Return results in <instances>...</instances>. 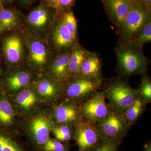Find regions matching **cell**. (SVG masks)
<instances>
[{
  "label": "cell",
  "instance_id": "1",
  "mask_svg": "<svg viewBox=\"0 0 151 151\" xmlns=\"http://www.w3.org/2000/svg\"><path fill=\"white\" fill-rule=\"evenodd\" d=\"M116 72L127 80L135 75L147 73L150 60L144 54L143 47L133 42H118L115 48Z\"/></svg>",
  "mask_w": 151,
  "mask_h": 151
},
{
  "label": "cell",
  "instance_id": "2",
  "mask_svg": "<svg viewBox=\"0 0 151 151\" xmlns=\"http://www.w3.org/2000/svg\"><path fill=\"white\" fill-rule=\"evenodd\" d=\"M111 111L122 114L139 96L137 89L132 87L127 80L119 77L105 80L102 88Z\"/></svg>",
  "mask_w": 151,
  "mask_h": 151
},
{
  "label": "cell",
  "instance_id": "3",
  "mask_svg": "<svg viewBox=\"0 0 151 151\" xmlns=\"http://www.w3.org/2000/svg\"><path fill=\"white\" fill-rule=\"evenodd\" d=\"M105 80L81 76L70 77L63 82V97L80 104L102 89Z\"/></svg>",
  "mask_w": 151,
  "mask_h": 151
},
{
  "label": "cell",
  "instance_id": "4",
  "mask_svg": "<svg viewBox=\"0 0 151 151\" xmlns=\"http://www.w3.org/2000/svg\"><path fill=\"white\" fill-rule=\"evenodd\" d=\"M151 19V11L134 3L129 13L117 27L118 42H132L140 30Z\"/></svg>",
  "mask_w": 151,
  "mask_h": 151
},
{
  "label": "cell",
  "instance_id": "5",
  "mask_svg": "<svg viewBox=\"0 0 151 151\" xmlns=\"http://www.w3.org/2000/svg\"><path fill=\"white\" fill-rule=\"evenodd\" d=\"M96 124L101 139L116 142L122 143L130 130L122 114L112 111Z\"/></svg>",
  "mask_w": 151,
  "mask_h": 151
},
{
  "label": "cell",
  "instance_id": "6",
  "mask_svg": "<svg viewBox=\"0 0 151 151\" xmlns=\"http://www.w3.org/2000/svg\"><path fill=\"white\" fill-rule=\"evenodd\" d=\"M79 104L82 119L92 123L103 120L111 111L103 90L95 92Z\"/></svg>",
  "mask_w": 151,
  "mask_h": 151
},
{
  "label": "cell",
  "instance_id": "7",
  "mask_svg": "<svg viewBox=\"0 0 151 151\" xmlns=\"http://www.w3.org/2000/svg\"><path fill=\"white\" fill-rule=\"evenodd\" d=\"M74 128V139L78 151L91 150L102 140L96 123L81 119Z\"/></svg>",
  "mask_w": 151,
  "mask_h": 151
},
{
  "label": "cell",
  "instance_id": "8",
  "mask_svg": "<svg viewBox=\"0 0 151 151\" xmlns=\"http://www.w3.org/2000/svg\"><path fill=\"white\" fill-rule=\"evenodd\" d=\"M53 118L57 125L74 127L82 119L80 104L73 100L65 98L55 107Z\"/></svg>",
  "mask_w": 151,
  "mask_h": 151
},
{
  "label": "cell",
  "instance_id": "9",
  "mask_svg": "<svg viewBox=\"0 0 151 151\" xmlns=\"http://www.w3.org/2000/svg\"><path fill=\"white\" fill-rule=\"evenodd\" d=\"M54 125L51 118L43 113L32 119L29 124V130L37 144L44 145L49 139L50 132Z\"/></svg>",
  "mask_w": 151,
  "mask_h": 151
},
{
  "label": "cell",
  "instance_id": "10",
  "mask_svg": "<svg viewBox=\"0 0 151 151\" xmlns=\"http://www.w3.org/2000/svg\"><path fill=\"white\" fill-rule=\"evenodd\" d=\"M110 21L118 27L127 16L134 3L132 0H101Z\"/></svg>",
  "mask_w": 151,
  "mask_h": 151
},
{
  "label": "cell",
  "instance_id": "11",
  "mask_svg": "<svg viewBox=\"0 0 151 151\" xmlns=\"http://www.w3.org/2000/svg\"><path fill=\"white\" fill-rule=\"evenodd\" d=\"M36 91L40 98L45 102L55 103L63 97V83L54 78L43 79L37 84Z\"/></svg>",
  "mask_w": 151,
  "mask_h": 151
},
{
  "label": "cell",
  "instance_id": "12",
  "mask_svg": "<svg viewBox=\"0 0 151 151\" xmlns=\"http://www.w3.org/2000/svg\"><path fill=\"white\" fill-rule=\"evenodd\" d=\"M31 78V76L27 71L18 70L13 72L6 76L1 88L6 93L14 94L28 85Z\"/></svg>",
  "mask_w": 151,
  "mask_h": 151
},
{
  "label": "cell",
  "instance_id": "13",
  "mask_svg": "<svg viewBox=\"0 0 151 151\" xmlns=\"http://www.w3.org/2000/svg\"><path fill=\"white\" fill-rule=\"evenodd\" d=\"M102 61L96 52L89 51L81 64L78 76L102 78Z\"/></svg>",
  "mask_w": 151,
  "mask_h": 151
},
{
  "label": "cell",
  "instance_id": "14",
  "mask_svg": "<svg viewBox=\"0 0 151 151\" xmlns=\"http://www.w3.org/2000/svg\"><path fill=\"white\" fill-rule=\"evenodd\" d=\"M53 39L57 48L60 50H71L77 44L61 18L55 27L53 34Z\"/></svg>",
  "mask_w": 151,
  "mask_h": 151
},
{
  "label": "cell",
  "instance_id": "15",
  "mask_svg": "<svg viewBox=\"0 0 151 151\" xmlns=\"http://www.w3.org/2000/svg\"><path fill=\"white\" fill-rule=\"evenodd\" d=\"M3 50L8 61L12 63L18 62L22 53V44L20 39L16 35L6 38L3 42Z\"/></svg>",
  "mask_w": 151,
  "mask_h": 151
},
{
  "label": "cell",
  "instance_id": "16",
  "mask_svg": "<svg viewBox=\"0 0 151 151\" xmlns=\"http://www.w3.org/2000/svg\"><path fill=\"white\" fill-rule=\"evenodd\" d=\"M70 52L59 55L52 63L50 72L53 78L57 81L63 83L69 78L68 66Z\"/></svg>",
  "mask_w": 151,
  "mask_h": 151
},
{
  "label": "cell",
  "instance_id": "17",
  "mask_svg": "<svg viewBox=\"0 0 151 151\" xmlns=\"http://www.w3.org/2000/svg\"><path fill=\"white\" fill-rule=\"evenodd\" d=\"M40 99L36 90L27 88L19 92L16 97L15 103L20 111L26 113L35 109Z\"/></svg>",
  "mask_w": 151,
  "mask_h": 151
},
{
  "label": "cell",
  "instance_id": "18",
  "mask_svg": "<svg viewBox=\"0 0 151 151\" xmlns=\"http://www.w3.org/2000/svg\"><path fill=\"white\" fill-rule=\"evenodd\" d=\"M147 104L139 95L134 102L122 113V116L129 129L144 113Z\"/></svg>",
  "mask_w": 151,
  "mask_h": 151
},
{
  "label": "cell",
  "instance_id": "19",
  "mask_svg": "<svg viewBox=\"0 0 151 151\" xmlns=\"http://www.w3.org/2000/svg\"><path fill=\"white\" fill-rule=\"evenodd\" d=\"M14 110L7 94L0 88V127L5 129L13 124Z\"/></svg>",
  "mask_w": 151,
  "mask_h": 151
},
{
  "label": "cell",
  "instance_id": "20",
  "mask_svg": "<svg viewBox=\"0 0 151 151\" xmlns=\"http://www.w3.org/2000/svg\"><path fill=\"white\" fill-rule=\"evenodd\" d=\"M89 51L78 44L71 50L68 66L69 78L79 76L81 64Z\"/></svg>",
  "mask_w": 151,
  "mask_h": 151
},
{
  "label": "cell",
  "instance_id": "21",
  "mask_svg": "<svg viewBox=\"0 0 151 151\" xmlns=\"http://www.w3.org/2000/svg\"><path fill=\"white\" fill-rule=\"evenodd\" d=\"M18 19L16 11L0 6V33L13 29L17 25Z\"/></svg>",
  "mask_w": 151,
  "mask_h": 151
},
{
  "label": "cell",
  "instance_id": "22",
  "mask_svg": "<svg viewBox=\"0 0 151 151\" xmlns=\"http://www.w3.org/2000/svg\"><path fill=\"white\" fill-rule=\"evenodd\" d=\"M50 12L45 6L40 5L33 10L28 16V21L32 25L41 27L46 24L50 19Z\"/></svg>",
  "mask_w": 151,
  "mask_h": 151
},
{
  "label": "cell",
  "instance_id": "23",
  "mask_svg": "<svg viewBox=\"0 0 151 151\" xmlns=\"http://www.w3.org/2000/svg\"><path fill=\"white\" fill-rule=\"evenodd\" d=\"M30 55L32 62L37 66L45 64L47 59V52L45 46L40 42H33L29 47Z\"/></svg>",
  "mask_w": 151,
  "mask_h": 151
},
{
  "label": "cell",
  "instance_id": "24",
  "mask_svg": "<svg viewBox=\"0 0 151 151\" xmlns=\"http://www.w3.org/2000/svg\"><path fill=\"white\" fill-rule=\"evenodd\" d=\"M73 127L65 125L55 124L52 131L55 139L63 143H67L74 139Z\"/></svg>",
  "mask_w": 151,
  "mask_h": 151
},
{
  "label": "cell",
  "instance_id": "25",
  "mask_svg": "<svg viewBox=\"0 0 151 151\" xmlns=\"http://www.w3.org/2000/svg\"><path fill=\"white\" fill-rule=\"evenodd\" d=\"M140 84L137 89L139 96L145 100L147 104L151 102V80L147 73L141 76Z\"/></svg>",
  "mask_w": 151,
  "mask_h": 151
},
{
  "label": "cell",
  "instance_id": "26",
  "mask_svg": "<svg viewBox=\"0 0 151 151\" xmlns=\"http://www.w3.org/2000/svg\"><path fill=\"white\" fill-rule=\"evenodd\" d=\"M0 151H24L0 127Z\"/></svg>",
  "mask_w": 151,
  "mask_h": 151
},
{
  "label": "cell",
  "instance_id": "27",
  "mask_svg": "<svg viewBox=\"0 0 151 151\" xmlns=\"http://www.w3.org/2000/svg\"><path fill=\"white\" fill-rule=\"evenodd\" d=\"M151 42V19L140 30L132 42L143 47L145 44Z\"/></svg>",
  "mask_w": 151,
  "mask_h": 151
},
{
  "label": "cell",
  "instance_id": "28",
  "mask_svg": "<svg viewBox=\"0 0 151 151\" xmlns=\"http://www.w3.org/2000/svg\"><path fill=\"white\" fill-rule=\"evenodd\" d=\"M61 19L74 40L77 41V23L72 11L69 10L61 15Z\"/></svg>",
  "mask_w": 151,
  "mask_h": 151
},
{
  "label": "cell",
  "instance_id": "29",
  "mask_svg": "<svg viewBox=\"0 0 151 151\" xmlns=\"http://www.w3.org/2000/svg\"><path fill=\"white\" fill-rule=\"evenodd\" d=\"M122 143L102 140L97 146L89 151H118Z\"/></svg>",
  "mask_w": 151,
  "mask_h": 151
},
{
  "label": "cell",
  "instance_id": "30",
  "mask_svg": "<svg viewBox=\"0 0 151 151\" xmlns=\"http://www.w3.org/2000/svg\"><path fill=\"white\" fill-rule=\"evenodd\" d=\"M45 151H69L67 146L55 139H49L44 145Z\"/></svg>",
  "mask_w": 151,
  "mask_h": 151
},
{
  "label": "cell",
  "instance_id": "31",
  "mask_svg": "<svg viewBox=\"0 0 151 151\" xmlns=\"http://www.w3.org/2000/svg\"><path fill=\"white\" fill-rule=\"evenodd\" d=\"M75 0H59L57 6V11L62 15L70 9Z\"/></svg>",
  "mask_w": 151,
  "mask_h": 151
},
{
  "label": "cell",
  "instance_id": "32",
  "mask_svg": "<svg viewBox=\"0 0 151 151\" xmlns=\"http://www.w3.org/2000/svg\"><path fill=\"white\" fill-rule=\"evenodd\" d=\"M134 4L141 6L146 9L151 11V0H132Z\"/></svg>",
  "mask_w": 151,
  "mask_h": 151
},
{
  "label": "cell",
  "instance_id": "33",
  "mask_svg": "<svg viewBox=\"0 0 151 151\" xmlns=\"http://www.w3.org/2000/svg\"><path fill=\"white\" fill-rule=\"evenodd\" d=\"M49 6L56 8L59 0H44Z\"/></svg>",
  "mask_w": 151,
  "mask_h": 151
},
{
  "label": "cell",
  "instance_id": "34",
  "mask_svg": "<svg viewBox=\"0 0 151 151\" xmlns=\"http://www.w3.org/2000/svg\"><path fill=\"white\" fill-rule=\"evenodd\" d=\"M144 151H151V142L150 141L146 142L143 146Z\"/></svg>",
  "mask_w": 151,
  "mask_h": 151
},
{
  "label": "cell",
  "instance_id": "35",
  "mask_svg": "<svg viewBox=\"0 0 151 151\" xmlns=\"http://www.w3.org/2000/svg\"><path fill=\"white\" fill-rule=\"evenodd\" d=\"M13 0H0V6H4L6 4H10L12 2Z\"/></svg>",
  "mask_w": 151,
  "mask_h": 151
},
{
  "label": "cell",
  "instance_id": "36",
  "mask_svg": "<svg viewBox=\"0 0 151 151\" xmlns=\"http://www.w3.org/2000/svg\"><path fill=\"white\" fill-rule=\"evenodd\" d=\"M21 1L24 3H28L30 2L31 0H21Z\"/></svg>",
  "mask_w": 151,
  "mask_h": 151
},
{
  "label": "cell",
  "instance_id": "37",
  "mask_svg": "<svg viewBox=\"0 0 151 151\" xmlns=\"http://www.w3.org/2000/svg\"><path fill=\"white\" fill-rule=\"evenodd\" d=\"M1 74H2L1 70V69H0V78H1Z\"/></svg>",
  "mask_w": 151,
  "mask_h": 151
}]
</instances>
